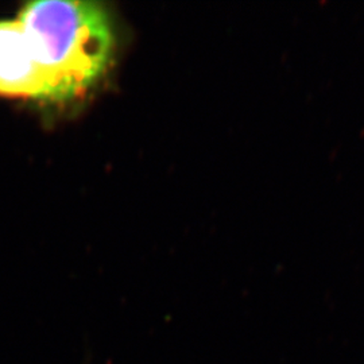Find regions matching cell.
Here are the masks:
<instances>
[{"instance_id": "6da1fadb", "label": "cell", "mask_w": 364, "mask_h": 364, "mask_svg": "<svg viewBox=\"0 0 364 364\" xmlns=\"http://www.w3.org/2000/svg\"><path fill=\"white\" fill-rule=\"evenodd\" d=\"M18 21L48 78L50 100L84 95L111 64L114 30L99 3L33 1Z\"/></svg>"}, {"instance_id": "7a4b0ae2", "label": "cell", "mask_w": 364, "mask_h": 364, "mask_svg": "<svg viewBox=\"0 0 364 364\" xmlns=\"http://www.w3.org/2000/svg\"><path fill=\"white\" fill-rule=\"evenodd\" d=\"M0 96L50 99L48 78L18 19L0 21Z\"/></svg>"}]
</instances>
